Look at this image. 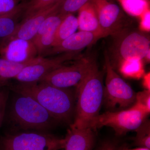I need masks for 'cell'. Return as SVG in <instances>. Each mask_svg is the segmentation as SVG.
Returning <instances> with one entry per match:
<instances>
[{"mask_svg": "<svg viewBox=\"0 0 150 150\" xmlns=\"http://www.w3.org/2000/svg\"><path fill=\"white\" fill-rule=\"evenodd\" d=\"M9 87L15 93L35 99L59 122L71 123L75 115V99L69 89L59 88L39 81L19 82Z\"/></svg>", "mask_w": 150, "mask_h": 150, "instance_id": "1", "label": "cell"}, {"mask_svg": "<svg viewBox=\"0 0 150 150\" xmlns=\"http://www.w3.org/2000/svg\"><path fill=\"white\" fill-rule=\"evenodd\" d=\"M76 87L77 103L74 119L70 126L79 129L88 128L91 121L100 114L104 98L103 75L95 60Z\"/></svg>", "mask_w": 150, "mask_h": 150, "instance_id": "2", "label": "cell"}, {"mask_svg": "<svg viewBox=\"0 0 150 150\" xmlns=\"http://www.w3.org/2000/svg\"><path fill=\"white\" fill-rule=\"evenodd\" d=\"M12 100L10 118L14 124L24 131L45 132L59 121L31 97L16 93Z\"/></svg>", "mask_w": 150, "mask_h": 150, "instance_id": "3", "label": "cell"}, {"mask_svg": "<svg viewBox=\"0 0 150 150\" xmlns=\"http://www.w3.org/2000/svg\"><path fill=\"white\" fill-rule=\"evenodd\" d=\"M64 146V138L42 131H24L0 138V150H59Z\"/></svg>", "mask_w": 150, "mask_h": 150, "instance_id": "4", "label": "cell"}, {"mask_svg": "<svg viewBox=\"0 0 150 150\" xmlns=\"http://www.w3.org/2000/svg\"><path fill=\"white\" fill-rule=\"evenodd\" d=\"M105 61L106 78L103 102L110 109L129 108L135 103L137 93L115 71L107 51L105 53Z\"/></svg>", "mask_w": 150, "mask_h": 150, "instance_id": "5", "label": "cell"}, {"mask_svg": "<svg viewBox=\"0 0 150 150\" xmlns=\"http://www.w3.org/2000/svg\"><path fill=\"white\" fill-rule=\"evenodd\" d=\"M147 114L134 103L131 107L119 111H108L93 118L88 126L93 130L104 126L110 127L118 136L135 131L145 119Z\"/></svg>", "mask_w": 150, "mask_h": 150, "instance_id": "6", "label": "cell"}, {"mask_svg": "<svg viewBox=\"0 0 150 150\" xmlns=\"http://www.w3.org/2000/svg\"><path fill=\"white\" fill-rule=\"evenodd\" d=\"M145 33L128 28L113 36L111 51L118 65L129 59H145L150 51V40L149 36Z\"/></svg>", "mask_w": 150, "mask_h": 150, "instance_id": "7", "label": "cell"}, {"mask_svg": "<svg viewBox=\"0 0 150 150\" xmlns=\"http://www.w3.org/2000/svg\"><path fill=\"white\" fill-rule=\"evenodd\" d=\"M93 60L82 56L73 64H66L54 70L39 82L59 88L76 86L86 74Z\"/></svg>", "mask_w": 150, "mask_h": 150, "instance_id": "8", "label": "cell"}, {"mask_svg": "<svg viewBox=\"0 0 150 150\" xmlns=\"http://www.w3.org/2000/svg\"><path fill=\"white\" fill-rule=\"evenodd\" d=\"M105 37L115 36L129 28V22L121 8L112 0H91Z\"/></svg>", "mask_w": 150, "mask_h": 150, "instance_id": "9", "label": "cell"}, {"mask_svg": "<svg viewBox=\"0 0 150 150\" xmlns=\"http://www.w3.org/2000/svg\"><path fill=\"white\" fill-rule=\"evenodd\" d=\"M81 57L79 52H76L62 53L52 58L43 57L37 63L25 68L14 79L20 83L37 82L57 68Z\"/></svg>", "mask_w": 150, "mask_h": 150, "instance_id": "10", "label": "cell"}, {"mask_svg": "<svg viewBox=\"0 0 150 150\" xmlns=\"http://www.w3.org/2000/svg\"><path fill=\"white\" fill-rule=\"evenodd\" d=\"M0 56L18 63L29 62L39 56L32 40L10 36L3 38L0 42Z\"/></svg>", "mask_w": 150, "mask_h": 150, "instance_id": "11", "label": "cell"}, {"mask_svg": "<svg viewBox=\"0 0 150 150\" xmlns=\"http://www.w3.org/2000/svg\"><path fill=\"white\" fill-rule=\"evenodd\" d=\"M64 0L57 2L39 10L20 23L13 34L10 37L32 40L41 24L48 16L58 10Z\"/></svg>", "mask_w": 150, "mask_h": 150, "instance_id": "12", "label": "cell"}, {"mask_svg": "<svg viewBox=\"0 0 150 150\" xmlns=\"http://www.w3.org/2000/svg\"><path fill=\"white\" fill-rule=\"evenodd\" d=\"M103 38L102 35L99 34L79 30L58 45L50 48L45 56L69 52H80L85 48L95 44Z\"/></svg>", "mask_w": 150, "mask_h": 150, "instance_id": "13", "label": "cell"}, {"mask_svg": "<svg viewBox=\"0 0 150 150\" xmlns=\"http://www.w3.org/2000/svg\"><path fill=\"white\" fill-rule=\"evenodd\" d=\"M95 134L89 128L79 129L70 126L64 138L65 150H92Z\"/></svg>", "mask_w": 150, "mask_h": 150, "instance_id": "14", "label": "cell"}, {"mask_svg": "<svg viewBox=\"0 0 150 150\" xmlns=\"http://www.w3.org/2000/svg\"><path fill=\"white\" fill-rule=\"evenodd\" d=\"M78 12L79 30L93 33L105 37L100 26L96 11L91 1L86 4Z\"/></svg>", "mask_w": 150, "mask_h": 150, "instance_id": "15", "label": "cell"}, {"mask_svg": "<svg viewBox=\"0 0 150 150\" xmlns=\"http://www.w3.org/2000/svg\"><path fill=\"white\" fill-rule=\"evenodd\" d=\"M25 3H22L15 10L7 14L0 15V38H5L13 34L23 16Z\"/></svg>", "mask_w": 150, "mask_h": 150, "instance_id": "16", "label": "cell"}, {"mask_svg": "<svg viewBox=\"0 0 150 150\" xmlns=\"http://www.w3.org/2000/svg\"><path fill=\"white\" fill-rule=\"evenodd\" d=\"M43 58L38 56L31 61L23 63H16L0 58V80L4 81L14 79L25 68L37 63Z\"/></svg>", "mask_w": 150, "mask_h": 150, "instance_id": "17", "label": "cell"}, {"mask_svg": "<svg viewBox=\"0 0 150 150\" xmlns=\"http://www.w3.org/2000/svg\"><path fill=\"white\" fill-rule=\"evenodd\" d=\"M78 29L77 18L73 14L66 15L57 28L52 47L58 45L76 33Z\"/></svg>", "mask_w": 150, "mask_h": 150, "instance_id": "18", "label": "cell"}, {"mask_svg": "<svg viewBox=\"0 0 150 150\" xmlns=\"http://www.w3.org/2000/svg\"><path fill=\"white\" fill-rule=\"evenodd\" d=\"M118 65L119 71L126 78L139 79L145 74L143 61L141 59L125 60Z\"/></svg>", "mask_w": 150, "mask_h": 150, "instance_id": "19", "label": "cell"}, {"mask_svg": "<svg viewBox=\"0 0 150 150\" xmlns=\"http://www.w3.org/2000/svg\"><path fill=\"white\" fill-rule=\"evenodd\" d=\"M59 25L54 26L43 34L35 36L33 39L39 56L44 57L46 53L52 47L55 34Z\"/></svg>", "mask_w": 150, "mask_h": 150, "instance_id": "20", "label": "cell"}, {"mask_svg": "<svg viewBox=\"0 0 150 150\" xmlns=\"http://www.w3.org/2000/svg\"><path fill=\"white\" fill-rule=\"evenodd\" d=\"M123 8L131 16L140 17L149 9L147 0H119Z\"/></svg>", "mask_w": 150, "mask_h": 150, "instance_id": "21", "label": "cell"}, {"mask_svg": "<svg viewBox=\"0 0 150 150\" xmlns=\"http://www.w3.org/2000/svg\"><path fill=\"white\" fill-rule=\"evenodd\" d=\"M137 133L135 144L141 147L150 149V123L145 119L135 131Z\"/></svg>", "mask_w": 150, "mask_h": 150, "instance_id": "22", "label": "cell"}, {"mask_svg": "<svg viewBox=\"0 0 150 150\" xmlns=\"http://www.w3.org/2000/svg\"><path fill=\"white\" fill-rule=\"evenodd\" d=\"M59 0H30L25 3L23 18H26L40 9L58 2Z\"/></svg>", "mask_w": 150, "mask_h": 150, "instance_id": "23", "label": "cell"}, {"mask_svg": "<svg viewBox=\"0 0 150 150\" xmlns=\"http://www.w3.org/2000/svg\"><path fill=\"white\" fill-rule=\"evenodd\" d=\"M91 0H64L59 9V11L65 15L79 11Z\"/></svg>", "mask_w": 150, "mask_h": 150, "instance_id": "24", "label": "cell"}, {"mask_svg": "<svg viewBox=\"0 0 150 150\" xmlns=\"http://www.w3.org/2000/svg\"><path fill=\"white\" fill-rule=\"evenodd\" d=\"M135 104L147 114L150 112V91L144 90L137 93Z\"/></svg>", "mask_w": 150, "mask_h": 150, "instance_id": "25", "label": "cell"}, {"mask_svg": "<svg viewBox=\"0 0 150 150\" xmlns=\"http://www.w3.org/2000/svg\"><path fill=\"white\" fill-rule=\"evenodd\" d=\"M22 1V0H0V15L12 12L23 3Z\"/></svg>", "mask_w": 150, "mask_h": 150, "instance_id": "26", "label": "cell"}, {"mask_svg": "<svg viewBox=\"0 0 150 150\" xmlns=\"http://www.w3.org/2000/svg\"><path fill=\"white\" fill-rule=\"evenodd\" d=\"M8 98L7 91L4 90H0V128L4 117Z\"/></svg>", "mask_w": 150, "mask_h": 150, "instance_id": "27", "label": "cell"}, {"mask_svg": "<svg viewBox=\"0 0 150 150\" xmlns=\"http://www.w3.org/2000/svg\"><path fill=\"white\" fill-rule=\"evenodd\" d=\"M140 28L143 32H147L150 30V11L149 9L145 11L141 16Z\"/></svg>", "mask_w": 150, "mask_h": 150, "instance_id": "28", "label": "cell"}, {"mask_svg": "<svg viewBox=\"0 0 150 150\" xmlns=\"http://www.w3.org/2000/svg\"><path fill=\"white\" fill-rule=\"evenodd\" d=\"M143 86L145 90L150 91V74L148 73L143 76Z\"/></svg>", "mask_w": 150, "mask_h": 150, "instance_id": "29", "label": "cell"}, {"mask_svg": "<svg viewBox=\"0 0 150 150\" xmlns=\"http://www.w3.org/2000/svg\"><path fill=\"white\" fill-rule=\"evenodd\" d=\"M113 149L112 145L110 144L109 143H105L101 145L96 150H112Z\"/></svg>", "mask_w": 150, "mask_h": 150, "instance_id": "30", "label": "cell"}, {"mask_svg": "<svg viewBox=\"0 0 150 150\" xmlns=\"http://www.w3.org/2000/svg\"><path fill=\"white\" fill-rule=\"evenodd\" d=\"M127 150H150V149H147V148L140 147L139 148H137V149H133Z\"/></svg>", "mask_w": 150, "mask_h": 150, "instance_id": "31", "label": "cell"}, {"mask_svg": "<svg viewBox=\"0 0 150 150\" xmlns=\"http://www.w3.org/2000/svg\"></svg>", "mask_w": 150, "mask_h": 150, "instance_id": "32", "label": "cell"}]
</instances>
